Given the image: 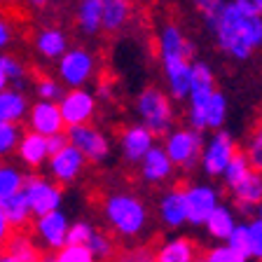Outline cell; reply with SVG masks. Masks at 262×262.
Listing matches in <instances>:
<instances>
[{"label": "cell", "mask_w": 262, "mask_h": 262, "mask_svg": "<svg viewBox=\"0 0 262 262\" xmlns=\"http://www.w3.org/2000/svg\"><path fill=\"white\" fill-rule=\"evenodd\" d=\"M213 33L225 54L236 61H246L257 47H262V16L246 14L232 0L225 5Z\"/></svg>", "instance_id": "cell-1"}, {"label": "cell", "mask_w": 262, "mask_h": 262, "mask_svg": "<svg viewBox=\"0 0 262 262\" xmlns=\"http://www.w3.org/2000/svg\"><path fill=\"white\" fill-rule=\"evenodd\" d=\"M136 110L141 115L143 124L152 131L155 136H162L173 124V105L169 94H164L157 87H147L141 92L136 101Z\"/></svg>", "instance_id": "cell-2"}, {"label": "cell", "mask_w": 262, "mask_h": 262, "mask_svg": "<svg viewBox=\"0 0 262 262\" xmlns=\"http://www.w3.org/2000/svg\"><path fill=\"white\" fill-rule=\"evenodd\" d=\"M105 218L113 223V229H117L120 234H136L138 229L145 223V208L138 199L129 194H115L108 196L103 204Z\"/></svg>", "instance_id": "cell-3"}, {"label": "cell", "mask_w": 262, "mask_h": 262, "mask_svg": "<svg viewBox=\"0 0 262 262\" xmlns=\"http://www.w3.org/2000/svg\"><path fill=\"white\" fill-rule=\"evenodd\" d=\"M166 155L171 157L173 166L180 169H192L199 157H202V136L194 129H178L173 134H169L166 138Z\"/></svg>", "instance_id": "cell-4"}, {"label": "cell", "mask_w": 262, "mask_h": 262, "mask_svg": "<svg viewBox=\"0 0 262 262\" xmlns=\"http://www.w3.org/2000/svg\"><path fill=\"white\" fill-rule=\"evenodd\" d=\"M59 75L71 89H82L94 75V56L87 49H68L59 59Z\"/></svg>", "instance_id": "cell-5"}, {"label": "cell", "mask_w": 262, "mask_h": 262, "mask_svg": "<svg viewBox=\"0 0 262 262\" xmlns=\"http://www.w3.org/2000/svg\"><path fill=\"white\" fill-rule=\"evenodd\" d=\"M59 108L66 126L89 124V120L96 115V96L87 89H71L59 101Z\"/></svg>", "instance_id": "cell-6"}, {"label": "cell", "mask_w": 262, "mask_h": 262, "mask_svg": "<svg viewBox=\"0 0 262 262\" xmlns=\"http://www.w3.org/2000/svg\"><path fill=\"white\" fill-rule=\"evenodd\" d=\"M236 150L239 147H236L234 138L229 136L227 131H215V136L208 141L206 150L202 155V164H204V169H206V173L208 176L225 173Z\"/></svg>", "instance_id": "cell-7"}, {"label": "cell", "mask_w": 262, "mask_h": 262, "mask_svg": "<svg viewBox=\"0 0 262 262\" xmlns=\"http://www.w3.org/2000/svg\"><path fill=\"white\" fill-rule=\"evenodd\" d=\"M24 192H26L28 202H31V208L35 215H47V213L56 211L61 199V185H52L45 178H38V176H28L24 180Z\"/></svg>", "instance_id": "cell-8"}, {"label": "cell", "mask_w": 262, "mask_h": 262, "mask_svg": "<svg viewBox=\"0 0 262 262\" xmlns=\"http://www.w3.org/2000/svg\"><path fill=\"white\" fill-rule=\"evenodd\" d=\"M68 141L75 145L89 162H101L108 155V141L98 129L92 124H80V126H68Z\"/></svg>", "instance_id": "cell-9"}, {"label": "cell", "mask_w": 262, "mask_h": 262, "mask_svg": "<svg viewBox=\"0 0 262 262\" xmlns=\"http://www.w3.org/2000/svg\"><path fill=\"white\" fill-rule=\"evenodd\" d=\"M28 124H31V131L49 138V136H56V134H63L66 122L56 101H38L31 108Z\"/></svg>", "instance_id": "cell-10"}, {"label": "cell", "mask_w": 262, "mask_h": 262, "mask_svg": "<svg viewBox=\"0 0 262 262\" xmlns=\"http://www.w3.org/2000/svg\"><path fill=\"white\" fill-rule=\"evenodd\" d=\"M194 54V47L192 42L185 38V33L180 31L176 24H166L159 33V56L162 61L169 59H190Z\"/></svg>", "instance_id": "cell-11"}, {"label": "cell", "mask_w": 262, "mask_h": 262, "mask_svg": "<svg viewBox=\"0 0 262 262\" xmlns=\"http://www.w3.org/2000/svg\"><path fill=\"white\" fill-rule=\"evenodd\" d=\"M0 211L5 215V220L10 223V227L14 229H21L26 234H33V223H31V215H35L31 208V202H28L26 192H16V194L7 196L0 202Z\"/></svg>", "instance_id": "cell-12"}, {"label": "cell", "mask_w": 262, "mask_h": 262, "mask_svg": "<svg viewBox=\"0 0 262 262\" xmlns=\"http://www.w3.org/2000/svg\"><path fill=\"white\" fill-rule=\"evenodd\" d=\"M84 162H87V157L75 145L68 143L59 155L49 157V169H52L54 178L59 180V185H63V183H71L73 178H77V173L84 169Z\"/></svg>", "instance_id": "cell-13"}, {"label": "cell", "mask_w": 262, "mask_h": 262, "mask_svg": "<svg viewBox=\"0 0 262 262\" xmlns=\"http://www.w3.org/2000/svg\"><path fill=\"white\" fill-rule=\"evenodd\" d=\"M185 208H187V220L199 225L211 218V213L218 208V194L211 187H187Z\"/></svg>", "instance_id": "cell-14"}, {"label": "cell", "mask_w": 262, "mask_h": 262, "mask_svg": "<svg viewBox=\"0 0 262 262\" xmlns=\"http://www.w3.org/2000/svg\"><path fill=\"white\" fill-rule=\"evenodd\" d=\"M192 63L190 59H169L162 61L166 82H169V94L178 101L190 98V84H192Z\"/></svg>", "instance_id": "cell-15"}, {"label": "cell", "mask_w": 262, "mask_h": 262, "mask_svg": "<svg viewBox=\"0 0 262 262\" xmlns=\"http://www.w3.org/2000/svg\"><path fill=\"white\" fill-rule=\"evenodd\" d=\"M152 138L155 134L147 129L145 124L138 126H129V129L122 131V150H124V157L129 162H138V159H145V155L152 150Z\"/></svg>", "instance_id": "cell-16"}, {"label": "cell", "mask_w": 262, "mask_h": 262, "mask_svg": "<svg viewBox=\"0 0 262 262\" xmlns=\"http://www.w3.org/2000/svg\"><path fill=\"white\" fill-rule=\"evenodd\" d=\"M232 199H234L236 211L248 213L253 206L262 204V173L251 171L236 187H232Z\"/></svg>", "instance_id": "cell-17"}, {"label": "cell", "mask_w": 262, "mask_h": 262, "mask_svg": "<svg viewBox=\"0 0 262 262\" xmlns=\"http://www.w3.org/2000/svg\"><path fill=\"white\" fill-rule=\"evenodd\" d=\"M206 257H208V251L202 248L196 241L178 239L159 253L157 262H199V260H206Z\"/></svg>", "instance_id": "cell-18"}, {"label": "cell", "mask_w": 262, "mask_h": 262, "mask_svg": "<svg viewBox=\"0 0 262 262\" xmlns=\"http://www.w3.org/2000/svg\"><path fill=\"white\" fill-rule=\"evenodd\" d=\"M35 49L38 54L45 59L54 61L68 52V38L61 28H42V31L35 35Z\"/></svg>", "instance_id": "cell-19"}, {"label": "cell", "mask_w": 262, "mask_h": 262, "mask_svg": "<svg viewBox=\"0 0 262 262\" xmlns=\"http://www.w3.org/2000/svg\"><path fill=\"white\" fill-rule=\"evenodd\" d=\"M19 157L24 164H28L31 169H38L40 164L49 157V145H47V136H40L35 131L24 134L21 143H19Z\"/></svg>", "instance_id": "cell-20"}, {"label": "cell", "mask_w": 262, "mask_h": 262, "mask_svg": "<svg viewBox=\"0 0 262 262\" xmlns=\"http://www.w3.org/2000/svg\"><path fill=\"white\" fill-rule=\"evenodd\" d=\"M185 192H187V187L178 185V187H173L169 194L164 196V202H162V215H164V220H166V225H171V227H178V225L187 218Z\"/></svg>", "instance_id": "cell-21"}, {"label": "cell", "mask_w": 262, "mask_h": 262, "mask_svg": "<svg viewBox=\"0 0 262 262\" xmlns=\"http://www.w3.org/2000/svg\"><path fill=\"white\" fill-rule=\"evenodd\" d=\"M77 26L82 33L94 35L103 28V0H82L77 10Z\"/></svg>", "instance_id": "cell-22"}, {"label": "cell", "mask_w": 262, "mask_h": 262, "mask_svg": "<svg viewBox=\"0 0 262 262\" xmlns=\"http://www.w3.org/2000/svg\"><path fill=\"white\" fill-rule=\"evenodd\" d=\"M171 169H173V162H171V157L166 155L164 147H152L143 159V176L147 180H152V183L164 180L171 173Z\"/></svg>", "instance_id": "cell-23"}, {"label": "cell", "mask_w": 262, "mask_h": 262, "mask_svg": "<svg viewBox=\"0 0 262 262\" xmlns=\"http://www.w3.org/2000/svg\"><path fill=\"white\" fill-rule=\"evenodd\" d=\"M28 110V101L21 92L5 89L0 92V122H19Z\"/></svg>", "instance_id": "cell-24"}, {"label": "cell", "mask_w": 262, "mask_h": 262, "mask_svg": "<svg viewBox=\"0 0 262 262\" xmlns=\"http://www.w3.org/2000/svg\"><path fill=\"white\" fill-rule=\"evenodd\" d=\"M131 16L129 0H103V31H120Z\"/></svg>", "instance_id": "cell-25"}, {"label": "cell", "mask_w": 262, "mask_h": 262, "mask_svg": "<svg viewBox=\"0 0 262 262\" xmlns=\"http://www.w3.org/2000/svg\"><path fill=\"white\" fill-rule=\"evenodd\" d=\"M38 229H40V234H42L52 246H61L66 241V236H68L63 215H61V213H56V211L42 215V218L38 220Z\"/></svg>", "instance_id": "cell-26"}, {"label": "cell", "mask_w": 262, "mask_h": 262, "mask_svg": "<svg viewBox=\"0 0 262 262\" xmlns=\"http://www.w3.org/2000/svg\"><path fill=\"white\" fill-rule=\"evenodd\" d=\"M253 171L251 166V159H248V155L244 152V150H236L234 157H232V162H229L227 171H225V180H227V187L232 190V187H236L241 183V180L246 178V176Z\"/></svg>", "instance_id": "cell-27"}, {"label": "cell", "mask_w": 262, "mask_h": 262, "mask_svg": "<svg viewBox=\"0 0 262 262\" xmlns=\"http://www.w3.org/2000/svg\"><path fill=\"white\" fill-rule=\"evenodd\" d=\"M24 176L10 166V164H0V202L7 199V196L16 194V192L24 190Z\"/></svg>", "instance_id": "cell-28"}, {"label": "cell", "mask_w": 262, "mask_h": 262, "mask_svg": "<svg viewBox=\"0 0 262 262\" xmlns=\"http://www.w3.org/2000/svg\"><path fill=\"white\" fill-rule=\"evenodd\" d=\"M208 225V232L213 236H218V239H225V236H232L234 232V223H232V215L225 206H218L215 211L211 213V218L206 220Z\"/></svg>", "instance_id": "cell-29"}, {"label": "cell", "mask_w": 262, "mask_h": 262, "mask_svg": "<svg viewBox=\"0 0 262 262\" xmlns=\"http://www.w3.org/2000/svg\"><path fill=\"white\" fill-rule=\"evenodd\" d=\"M206 89H215V77H213L211 66L204 63V61H194L192 63L190 92H206Z\"/></svg>", "instance_id": "cell-30"}, {"label": "cell", "mask_w": 262, "mask_h": 262, "mask_svg": "<svg viewBox=\"0 0 262 262\" xmlns=\"http://www.w3.org/2000/svg\"><path fill=\"white\" fill-rule=\"evenodd\" d=\"M225 117H227V96L223 92H215L211 98V105H208V113H206L208 129H220Z\"/></svg>", "instance_id": "cell-31"}, {"label": "cell", "mask_w": 262, "mask_h": 262, "mask_svg": "<svg viewBox=\"0 0 262 262\" xmlns=\"http://www.w3.org/2000/svg\"><path fill=\"white\" fill-rule=\"evenodd\" d=\"M21 129L16 122H0V155L12 152L21 143Z\"/></svg>", "instance_id": "cell-32"}, {"label": "cell", "mask_w": 262, "mask_h": 262, "mask_svg": "<svg viewBox=\"0 0 262 262\" xmlns=\"http://www.w3.org/2000/svg\"><path fill=\"white\" fill-rule=\"evenodd\" d=\"M194 5H196V10H199V14L204 16L206 26L213 31L227 3H225V0H194Z\"/></svg>", "instance_id": "cell-33"}, {"label": "cell", "mask_w": 262, "mask_h": 262, "mask_svg": "<svg viewBox=\"0 0 262 262\" xmlns=\"http://www.w3.org/2000/svg\"><path fill=\"white\" fill-rule=\"evenodd\" d=\"M246 155H248V159H251L253 171L262 173V120L257 122V126L253 129L248 147H246Z\"/></svg>", "instance_id": "cell-34"}, {"label": "cell", "mask_w": 262, "mask_h": 262, "mask_svg": "<svg viewBox=\"0 0 262 262\" xmlns=\"http://www.w3.org/2000/svg\"><path fill=\"white\" fill-rule=\"evenodd\" d=\"M56 262H94V253L87 246H66L59 251Z\"/></svg>", "instance_id": "cell-35"}, {"label": "cell", "mask_w": 262, "mask_h": 262, "mask_svg": "<svg viewBox=\"0 0 262 262\" xmlns=\"http://www.w3.org/2000/svg\"><path fill=\"white\" fill-rule=\"evenodd\" d=\"M35 92H38V96L42 98V101H56V98H63V89H61V84L56 80H52V77H40L38 82H35Z\"/></svg>", "instance_id": "cell-36"}, {"label": "cell", "mask_w": 262, "mask_h": 262, "mask_svg": "<svg viewBox=\"0 0 262 262\" xmlns=\"http://www.w3.org/2000/svg\"><path fill=\"white\" fill-rule=\"evenodd\" d=\"M229 248H234V251H239L241 255H248V253H253V241H251V229L248 227H234V232H232V236H229Z\"/></svg>", "instance_id": "cell-37"}, {"label": "cell", "mask_w": 262, "mask_h": 262, "mask_svg": "<svg viewBox=\"0 0 262 262\" xmlns=\"http://www.w3.org/2000/svg\"><path fill=\"white\" fill-rule=\"evenodd\" d=\"M0 71H3L7 77H10V82H19V84H21L24 77H26V71H24V66L19 63L16 59L7 56V54H0Z\"/></svg>", "instance_id": "cell-38"}, {"label": "cell", "mask_w": 262, "mask_h": 262, "mask_svg": "<svg viewBox=\"0 0 262 262\" xmlns=\"http://www.w3.org/2000/svg\"><path fill=\"white\" fill-rule=\"evenodd\" d=\"M92 236H94L92 229H89L84 223H80V225H73V229L68 232V236H66V244L68 246H84L92 241Z\"/></svg>", "instance_id": "cell-39"}, {"label": "cell", "mask_w": 262, "mask_h": 262, "mask_svg": "<svg viewBox=\"0 0 262 262\" xmlns=\"http://www.w3.org/2000/svg\"><path fill=\"white\" fill-rule=\"evenodd\" d=\"M208 262H244L246 255H241L234 248H218V251H208Z\"/></svg>", "instance_id": "cell-40"}, {"label": "cell", "mask_w": 262, "mask_h": 262, "mask_svg": "<svg viewBox=\"0 0 262 262\" xmlns=\"http://www.w3.org/2000/svg\"><path fill=\"white\" fill-rule=\"evenodd\" d=\"M45 255L35 248V246H28L26 251L16 253V255H10V257H3L0 262H42Z\"/></svg>", "instance_id": "cell-41"}, {"label": "cell", "mask_w": 262, "mask_h": 262, "mask_svg": "<svg viewBox=\"0 0 262 262\" xmlns=\"http://www.w3.org/2000/svg\"><path fill=\"white\" fill-rule=\"evenodd\" d=\"M251 241H253V255L262 260V220H255L251 225Z\"/></svg>", "instance_id": "cell-42"}, {"label": "cell", "mask_w": 262, "mask_h": 262, "mask_svg": "<svg viewBox=\"0 0 262 262\" xmlns=\"http://www.w3.org/2000/svg\"><path fill=\"white\" fill-rule=\"evenodd\" d=\"M68 134H56V136H49L47 138V145H49V157H54V155H59L61 150H63L66 145H68Z\"/></svg>", "instance_id": "cell-43"}, {"label": "cell", "mask_w": 262, "mask_h": 262, "mask_svg": "<svg viewBox=\"0 0 262 262\" xmlns=\"http://www.w3.org/2000/svg\"><path fill=\"white\" fill-rule=\"evenodd\" d=\"M236 7L246 12V14H257L262 16V0H234Z\"/></svg>", "instance_id": "cell-44"}, {"label": "cell", "mask_w": 262, "mask_h": 262, "mask_svg": "<svg viewBox=\"0 0 262 262\" xmlns=\"http://www.w3.org/2000/svg\"><path fill=\"white\" fill-rule=\"evenodd\" d=\"M10 42H12V28L7 21L0 19V49H5Z\"/></svg>", "instance_id": "cell-45"}, {"label": "cell", "mask_w": 262, "mask_h": 262, "mask_svg": "<svg viewBox=\"0 0 262 262\" xmlns=\"http://www.w3.org/2000/svg\"><path fill=\"white\" fill-rule=\"evenodd\" d=\"M10 223L5 220V215H3V211H0V244H3V239H5L7 234H10Z\"/></svg>", "instance_id": "cell-46"}, {"label": "cell", "mask_w": 262, "mask_h": 262, "mask_svg": "<svg viewBox=\"0 0 262 262\" xmlns=\"http://www.w3.org/2000/svg\"><path fill=\"white\" fill-rule=\"evenodd\" d=\"M96 94L101 98H108L110 96V84H108V82H101V84H98V89H96Z\"/></svg>", "instance_id": "cell-47"}, {"label": "cell", "mask_w": 262, "mask_h": 262, "mask_svg": "<svg viewBox=\"0 0 262 262\" xmlns=\"http://www.w3.org/2000/svg\"><path fill=\"white\" fill-rule=\"evenodd\" d=\"M7 84H10V77H7L5 73L0 71V92H5V89H7Z\"/></svg>", "instance_id": "cell-48"}, {"label": "cell", "mask_w": 262, "mask_h": 262, "mask_svg": "<svg viewBox=\"0 0 262 262\" xmlns=\"http://www.w3.org/2000/svg\"><path fill=\"white\" fill-rule=\"evenodd\" d=\"M28 3H31L33 7H47L52 0H28Z\"/></svg>", "instance_id": "cell-49"}, {"label": "cell", "mask_w": 262, "mask_h": 262, "mask_svg": "<svg viewBox=\"0 0 262 262\" xmlns=\"http://www.w3.org/2000/svg\"><path fill=\"white\" fill-rule=\"evenodd\" d=\"M42 262H56V260H52V257H45V260Z\"/></svg>", "instance_id": "cell-50"}, {"label": "cell", "mask_w": 262, "mask_h": 262, "mask_svg": "<svg viewBox=\"0 0 262 262\" xmlns=\"http://www.w3.org/2000/svg\"><path fill=\"white\" fill-rule=\"evenodd\" d=\"M199 262H208V260H199Z\"/></svg>", "instance_id": "cell-51"}, {"label": "cell", "mask_w": 262, "mask_h": 262, "mask_svg": "<svg viewBox=\"0 0 262 262\" xmlns=\"http://www.w3.org/2000/svg\"><path fill=\"white\" fill-rule=\"evenodd\" d=\"M260 215H262V206H260Z\"/></svg>", "instance_id": "cell-52"}]
</instances>
